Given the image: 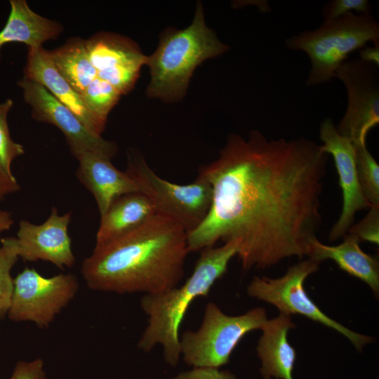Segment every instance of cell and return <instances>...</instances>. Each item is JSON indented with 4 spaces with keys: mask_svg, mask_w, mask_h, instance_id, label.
Listing matches in <instances>:
<instances>
[{
    "mask_svg": "<svg viewBox=\"0 0 379 379\" xmlns=\"http://www.w3.org/2000/svg\"><path fill=\"white\" fill-rule=\"evenodd\" d=\"M328 160L321 145L305 138L230 134L218 158L199 168L212 200L204 220L187 233L189 253L234 241L244 270L309 257L322 221Z\"/></svg>",
    "mask_w": 379,
    "mask_h": 379,
    "instance_id": "obj_1",
    "label": "cell"
},
{
    "mask_svg": "<svg viewBox=\"0 0 379 379\" xmlns=\"http://www.w3.org/2000/svg\"><path fill=\"white\" fill-rule=\"evenodd\" d=\"M188 253L187 232L156 214L135 230L95 246L81 272L94 291L157 293L178 285Z\"/></svg>",
    "mask_w": 379,
    "mask_h": 379,
    "instance_id": "obj_2",
    "label": "cell"
},
{
    "mask_svg": "<svg viewBox=\"0 0 379 379\" xmlns=\"http://www.w3.org/2000/svg\"><path fill=\"white\" fill-rule=\"evenodd\" d=\"M237 254V244L223 243L201 251L193 272L180 286L164 291L145 294L140 307L147 316V324L138 347L145 352L161 345L165 361L175 366L180 354V328L191 303L206 296L213 284L227 270L229 262Z\"/></svg>",
    "mask_w": 379,
    "mask_h": 379,
    "instance_id": "obj_3",
    "label": "cell"
},
{
    "mask_svg": "<svg viewBox=\"0 0 379 379\" xmlns=\"http://www.w3.org/2000/svg\"><path fill=\"white\" fill-rule=\"evenodd\" d=\"M229 49L206 25L202 4L198 2L192 23L182 29L165 31L157 48L147 56L150 80L146 95L166 102L182 100L197 67Z\"/></svg>",
    "mask_w": 379,
    "mask_h": 379,
    "instance_id": "obj_4",
    "label": "cell"
},
{
    "mask_svg": "<svg viewBox=\"0 0 379 379\" xmlns=\"http://www.w3.org/2000/svg\"><path fill=\"white\" fill-rule=\"evenodd\" d=\"M379 46V24L371 14L349 13L324 22L319 28L301 32L286 40V47L305 52L311 69L308 87L330 82L348 55L368 42Z\"/></svg>",
    "mask_w": 379,
    "mask_h": 379,
    "instance_id": "obj_5",
    "label": "cell"
},
{
    "mask_svg": "<svg viewBox=\"0 0 379 379\" xmlns=\"http://www.w3.org/2000/svg\"><path fill=\"white\" fill-rule=\"evenodd\" d=\"M267 319L262 307L230 316L210 302L199 328L187 330L180 336V354L185 363L194 368H218L229 362L241 339L249 332L260 329Z\"/></svg>",
    "mask_w": 379,
    "mask_h": 379,
    "instance_id": "obj_6",
    "label": "cell"
},
{
    "mask_svg": "<svg viewBox=\"0 0 379 379\" xmlns=\"http://www.w3.org/2000/svg\"><path fill=\"white\" fill-rule=\"evenodd\" d=\"M126 172L137 184L140 192L152 203L157 214L173 220L187 233L204 220L212 200V188L208 181L197 175L190 184L179 185L157 175L139 152L127 154Z\"/></svg>",
    "mask_w": 379,
    "mask_h": 379,
    "instance_id": "obj_7",
    "label": "cell"
},
{
    "mask_svg": "<svg viewBox=\"0 0 379 379\" xmlns=\"http://www.w3.org/2000/svg\"><path fill=\"white\" fill-rule=\"evenodd\" d=\"M320 262L307 258L290 267L279 278L255 276L247 286V294L276 307L280 313L303 315L333 328L346 337L357 350H361L373 338L353 331L323 312L307 295L304 283L316 272Z\"/></svg>",
    "mask_w": 379,
    "mask_h": 379,
    "instance_id": "obj_8",
    "label": "cell"
},
{
    "mask_svg": "<svg viewBox=\"0 0 379 379\" xmlns=\"http://www.w3.org/2000/svg\"><path fill=\"white\" fill-rule=\"evenodd\" d=\"M79 281L74 274L51 277L25 267L13 279V291L7 314L13 321H30L47 328L74 298Z\"/></svg>",
    "mask_w": 379,
    "mask_h": 379,
    "instance_id": "obj_9",
    "label": "cell"
},
{
    "mask_svg": "<svg viewBox=\"0 0 379 379\" xmlns=\"http://www.w3.org/2000/svg\"><path fill=\"white\" fill-rule=\"evenodd\" d=\"M378 67L359 58L345 60L335 72L347 95V109L336 129L354 145L366 144L368 132L379 124Z\"/></svg>",
    "mask_w": 379,
    "mask_h": 379,
    "instance_id": "obj_10",
    "label": "cell"
},
{
    "mask_svg": "<svg viewBox=\"0 0 379 379\" xmlns=\"http://www.w3.org/2000/svg\"><path fill=\"white\" fill-rule=\"evenodd\" d=\"M25 100L39 121L53 124L65 135L72 154H96L111 159L117 151L114 143L91 133L68 107L55 98L44 86L23 78L18 82Z\"/></svg>",
    "mask_w": 379,
    "mask_h": 379,
    "instance_id": "obj_11",
    "label": "cell"
},
{
    "mask_svg": "<svg viewBox=\"0 0 379 379\" xmlns=\"http://www.w3.org/2000/svg\"><path fill=\"white\" fill-rule=\"evenodd\" d=\"M319 138L323 142L321 149L333 158L342 190V210L328 234L329 241H334L347 234L354 224L356 214L368 209L371 205L359 183L353 143L338 133L331 118H326L321 123Z\"/></svg>",
    "mask_w": 379,
    "mask_h": 379,
    "instance_id": "obj_12",
    "label": "cell"
},
{
    "mask_svg": "<svg viewBox=\"0 0 379 379\" xmlns=\"http://www.w3.org/2000/svg\"><path fill=\"white\" fill-rule=\"evenodd\" d=\"M89 60L98 77L108 82L121 95L134 87L147 56L131 39L102 32L85 41Z\"/></svg>",
    "mask_w": 379,
    "mask_h": 379,
    "instance_id": "obj_13",
    "label": "cell"
},
{
    "mask_svg": "<svg viewBox=\"0 0 379 379\" xmlns=\"http://www.w3.org/2000/svg\"><path fill=\"white\" fill-rule=\"evenodd\" d=\"M71 219V211L59 215L53 207L49 217L41 225L21 220L15 237L19 258L25 261L50 262L60 269L72 267L75 257L68 234Z\"/></svg>",
    "mask_w": 379,
    "mask_h": 379,
    "instance_id": "obj_14",
    "label": "cell"
},
{
    "mask_svg": "<svg viewBox=\"0 0 379 379\" xmlns=\"http://www.w3.org/2000/svg\"><path fill=\"white\" fill-rule=\"evenodd\" d=\"M25 79L44 86L55 98L72 111L93 134L101 136L106 123L94 114L81 95L54 66L47 50L29 49L25 67Z\"/></svg>",
    "mask_w": 379,
    "mask_h": 379,
    "instance_id": "obj_15",
    "label": "cell"
},
{
    "mask_svg": "<svg viewBox=\"0 0 379 379\" xmlns=\"http://www.w3.org/2000/svg\"><path fill=\"white\" fill-rule=\"evenodd\" d=\"M75 157L79 161L77 176L94 197L100 215L118 197L140 192L133 178L126 171L117 168L111 159L91 152Z\"/></svg>",
    "mask_w": 379,
    "mask_h": 379,
    "instance_id": "obj_16",
    "label": "cell"
},
{
    "mask_svg": "<svg viewBox=\"0 0 379 379\" xmlns=\"http://www.w3.org/2000/svg\"><path fill=\"white\" fill-rule=\"evenodd\" d=\"M296 327L291 316L279 313L264 323L256 351L261 360L260 372L263 379H293L296 352L288 340L290 329Z\"/></svg>",
    "mask_w": 379,
    "mask_h": 379,
    "instance_id": "obj_17",
    "label": "cell"
},
{
    "mask_svg": "<svg viewBox=\"0 0 379 379\" xmlns=\"http://www.w3.org/2000/svg\"><path fill=\"white\" fill-rule=\"evenodd\" d=\"M343 241L336 246H328L318 238L310 244L308 258L320 263L325 260H333L340 269L366 283L375 296L379 294V262L378 260L365 253L359 241L354 235L347 233Z\"/></svg>",
    "mask_w": 379,
    "mask_h": 379,
    "instance_id": "obj_18",
    "label": "cell"
},
{
    "mask_svg": "<svg viewBox=\"0 0 379 379\" xmlns=\"http://www.w3.org/2000/svg\"><path fill=\"white\" fill-rule=\"evenodd\" d=\"M156 214L150 201L141 192L118 197L100 215L95 246L110 242L135 230Z\"/></svg>",
    "mask_w": 379,
    "mask_h": 379,
    "instance_id": "obj_19",
    "label": "cell"
},
{
    "mask_svg": "<svg viewBox=\"0 0 379 379\" xmlns=\"http://www.w3.org/2000/svg\"><path fill=\"white\" fill-rule=\"evenodd\" d=\"M10 4L8 20L0 32V51L4 45L11 42L23 43L29 49H38L62 31L60 24L34 13L26 1L11 0Z\"/></svg>",
    "mask_w": 379,
    "mask_h": 379,
    "instance_id": "obj_20",
    "label": "cell"
},
{
    "mask_svg": "<svg viewBox=\"0 0 379 379\" xmlns=\"http://www.w3.org/2000/svg\"><path fill=\"white\" fill-rule=\"evenodd\" d=\"M48 52L59 73L80 95L98 77L97 71L89 60L84 39L71 38L60 47Z\"/></svg>",
    "mask_w": 379,
    "mask_h": 379,
    "instance_id": "obj_21",
    "label": "cell"
},
{
    "mask_svg": "<svg viewBox=\"0 0 379 379\" xmlns=\"http://www.w3.org/2000/svg\"><path fill=\"white\" fill-rule=\"evenodd\" d=\"M354 146L361 192L371 206H379V165L367 149L366 144Z\"/></svg>",
    "mask_w": 379,
    "mask_h": 379,
    "instance_id": "obj_22",
    "label": "cell"
},
{
    "mask_svg": "<svg viewBox=\"0 0 379 379\" xmlns=\"http://www.w3.org/2000/svg\"><path fill=\"white\" fill-rule=\"evenodd\" d=\"M0 246V319L7 316L13 291L11 272L19 255L15 237L1 239Z\"/></svg>",
    "mask_w": 379,
    "mask_h": 379,
    "instance_id": "obj_23",
    "label": "cell"
},
{
    "mask_svg": "<svg viewBox=\"0 0 379 379\" xmlns=\"http://www.w3.org/2000/svg\"><path fill=\"white\" fill-rule=\"evenodd\" d=\"M121 95L115 88L98 77L81 94L89 109L105 123L108 114L118 102Z\"/></svg>",
    "mask_w": 379,
    "mask_h": 379,
    "instance_id": "obj_24",
    "label": "cell"
},
{
    "mask_svg": "<svg viewBox=\"0 0 379 379\" xmlns=\"http://www.w3.org/2000/svg\"><path fill=\"white\" fill-rule=\"evenodd\" d=\"M13 104L11 99L0 104V172L15 178L11 171V163L25 151L22 145L13 141L10 135L7 116Z\"/></svg>",
    "mask_w": 379,
    "mask_h": 379,
    "instance_id": "obj_25",
    "label": "cell"
},
{
    "mask_svg": "<svg viewBox=\"0 0 379 379\" xmlns=\"http://www.w3.org/2000/svg\"><path fill=\"white\" fill-rule=\"evenodd\" d=\"M368 212L359 222L353 224L348 233L359 241L379 244V206H371Z\"/></svg>",
    "mask_w": 379,
    "mask_h": 379,
    "instance_id": "obj_26",
    "label": "cell"
},
{
    "mask_svg": "<svg viewBox=\"0 0 379 379\" xmlns=\"http://www.w3.org/2000/svg\"><path fill=\"white\" fill-rule=\"evenodd\" d=\"M372 8L368 0H332L326 3L324 6V22L336 19L353 11L371 14Z\"/></svg>",
    "mask_w": 379,
    "mask_h": 379,
    "instance_id": "obj_27",
    "label": "cell"
},
{
    "mask_svg": "<svg viewBox=\"0 0 379 379\" xmlns=\"http://www.w3.org/2000/svg\"><path fill=\"white\" fill-rule=\"evenodd\" d=\"M9 379H46L44 361L36 359L31 361H18Z\"/></svg>",
    "mask_w": 379,
    "mask_h": 379,
    "instance_id": "obj_28",
    "label": "cell"
},
{
    "mask_svg": "<svg viewBox=\"0 0 379 379\" xmlns=\"http://www.w3.org/2000/svg\"><path fill=\"white\" fill-rule=\"evenodd\" d=\"M173 379H236L228 371H220L215 368H194L179 373Z\"/></svg>",
    "mask_w": 379,
    "mask_h": 379,
    "instance_id": "obj_29",
    "label": "cell"
},
{
    "mask_svg": "<svg viewBox=\"0 0 379 379\" xmlns=\"http://www.w3.org/2000/svg\"><path fill=\"white\" fill-rule=\"evenodd\" d=\"M20 190V186L15 178H11L0 172V201Z\"/></svg>",
    "mask_w": 379,
    "mask_h": 379,
    "instance_id": "obj_30",
    "label": "cell"
},
{
    "mask_svg": "<svg viewBox=\"0 0 379 379\" xmlns=\"http://www.w3.org/2000/svg\"><path fill=\"white\" fill-rule=\"evenodd\" d=\"M361 60L373 64L377 67L379 65V46H364L360 49V58Z\"/></svg>",
    "mask_w": 379,
    "mask_h": 379,
    "instance_id": "obj_31",
    "label": "cell"
},
{
    "mask_svg": "<svg viewBox=\"0 0 379 379\" xmlns=\"http://www.w3.org/2000/svg\"><path fill=\"white\" fill-rule=\"evenodd\" d=\"M13 222L11 213L0 209V234L10 230Z\"/></svg>",
    "mask_w": 379,
    "mask_h": 379,
    "instance_id": "obj_32",
    "label": "cell"
}]
</instances>
